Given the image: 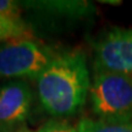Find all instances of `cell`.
Wrapping results in <instances>:
<instances>
[{
	"label": "cell",
	"mask_w": 132,
	"mask_h": 132,
	"mask_svg": "<svg viewBox=\"0 0 132 132\" xmlns=\"http://www.w3.org/2000/svg\"><path fill=\"white\" fill-rule=\"evenodd\" d=\"M89 99L97 120L123 122L132 120V76L113 72L95 73Z\"/></svg>",
	"instance_id": "cell-2"
},
{
	"label": "cell",
	"mask_w": 132,
	"mask_h": 132,
	"mask_svg": "<svg viewBox=\"0 0 132 132\" xmlns=\"http://www.w3.org/2000/svg\"><path fill=\"white\" fill-rule=\"evenodd\" d=\"M54 54L44 45L28 39L11 40L0 45V80H36Z\"/></svg>",
	"instance_id": "cell-3"
},
{
	"label": "cell",
	"mask_w": 132,
	"mask_h": 132,
	"mask_svg": "<svg viewBox=\"0 0 132 132\" xmlns=\"http://www.w3.org/2000/svg\"><path fill=\"white\" fill-rule=\"evenodd\" d=\"M32 100L31 87L23 81L0 86V131L22 126L31 114Z\"/></svg>",
	"instance_id": "cell-5"
},
{
	"label": "cell",
	"mask_w": 132,
	"mask_h": 132,
	"mask_svg": "<svg viewBox=\"0 0 132 132\" xmlns=\"http://www.w3.org/2000/svg\"><path fill=\"white\" fill-rule=\"evenodd\" d=\"M78 132H132V120L123 122H104L93 119H81L76 125Z\"/></svg>",
	"instance_id": "cell-7"
},
{
	"label": "cell",
	"mask_w": 132,
	"mask_h": 132,
	"mask_svg": "<svg viewBox=\"0 0 132 132\" xmlns=\"http://www.w3.org/2000/svg\"><path fill=\"white\" fill-rule=\"evenodd\" d=\"M24 6L50 15L70 17H83L94 12V6L88 1H27Z\"/></svg>",
	"instance_id": "cell-6"
},
{
	"label": "cell",
	"mask_w": 132,
	"mask_h": 132,
	"mask_svg": "<svg viewBox=\"0 0 132 132\" xmlns=\"http://www.w3.org/2000/svg\"><path fill=\"white\" fill-rule=\"evenodd\" d=\"M0 16L20 20L19 4L11 0H0Z\"/></svg>",
	"instance_id": "cell-10"
},
{
	"label": "cell",
	"mask_w": 132,
	"mask_h": 132,
	"mask_svg": "<svg viewBox=\"0 0 132 132\" xmlns=\"http://www.w3.org/2000/svg\"><path fill=\"white\" fill-rule=\"evenodd\" d=\"M37 132H78L76 126H72L65 121L52 120L42 125Z\"/></svg>",
	"instance_id": "cell-9"
},
{
	"label": "cell",
	"mask_w": 132,
	"mask_h": 132,
	"mask_svg": "<svg viewBox=\"0 0 132 132\" xmlns=\"http://www.w3.org/2000/svg\"><path fill=\"white\" fill-rule=\"evenodd\" d=\"M26 33V26L21 20L0 16V43L5 40H16L23 37Z\"/></svg>",
	"instance_id": "cell-8"
},
{
	"label": "cell",
	"mask_w": 132,
	"mask_h": 132,
	"mask_svg": "<svg viewBox=\"0 0 132 132\" xmlns=\"http://www.w3.org/2000/svg\"><path fill=\"white\" fill-rule=\"evenodd\" d=\"M94 69L132 76V28H114L97 43Z\"/></svg>",
	"instance_id": "cell-4"
},
{
	"label": "cell",
	"mask_w": 132,
	"mask_h": 132,
	"mask_svg": "<svg viewBox=\"0 0 132 132\" xmlns=\"http://www.w3.org/2000/svg\"><path fill=\"white\" fill-rule=\"evenodd\" d=\"M40 105L55 118L72 116L80 111L89 94L90 78L82 52L54 55L36 78Z\"/></svg>",
	"instance_id": "cell-1"
},
{
	"label": "cell",
	"mask_w": 132,
	"mask_h": 132,
	"mask_svg": "<svg viewBox=\"0 0 132 132\" xmlns=\"http://www.w3.org/2000/svg\"><path fill=\"white\" fill-rule=\"evenodd\" d=\"M0 132H33L32 130H29L28 127H26L24 125L19 126V127L11 128V130H5V131H0Z\"/></svg>",
	"instance_id": "cell-11"
}]
</instances>
